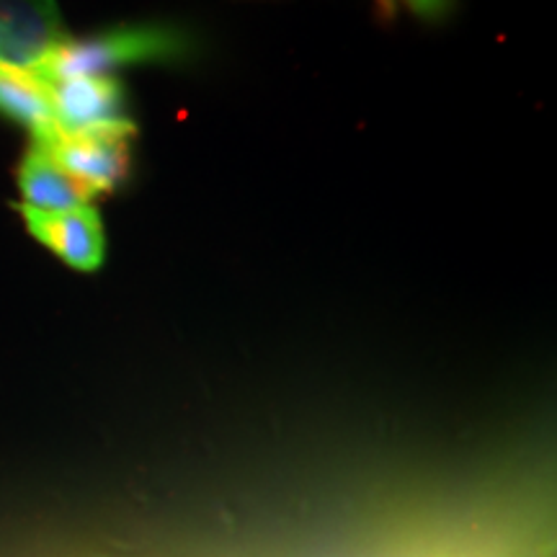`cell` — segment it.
<instances>
[{
  "mask_svg": "<svg viewBox=\"0 0 557 557\" xmlns=\"http://www.w3.org/2000/svg\"><path fill=\"white\" fill-rule=\"evenodd\" d=\"M194 54L189 32L171 24H127L86 39H65L29 73L54 83L78 75H109L111 70L160 62L171 65Z\"/></svg>",
  "mask_w": 557,
  "mask_h": 557,
  "instance_id": "6da1fadb",
  "label": "cell"
},
{
  "mask_svg": "<svg viewBox=\"0 0 557 557\" xmlns=\"http://www.w3.org/2000/svg\"><path fill=\"white\" fill-rule=\"evenodd\" d=\"M137 135L135 122L99 124V127L58 132L47 139V150L70 176L86 184L96 197L114 194L127 184L132 173V139Z\"/></svg>",
  "mask_w": 557,
  "mask_h": 557,
  "instance_id": "7a4b0ae2",
  "label": "cell"
},
{
  "mask_svg": "<svg viewBox=\"0 0 557 557\" xmlns=\"http://www.w3.org/2000/svg\"><path fill=\"white\" fill-rule=\"evenodd\" d=\"M67 39L54 0H0V65L34 70Z\"/></svg>",
  "mask_w": 557,
  "mask_h": 557,
  "instance_id": "3957f363",
  "label": "cell"
},
{
  "mask_svg": "<svg viewBox=\"0 0 557 557\" xmlns=\"http://www.w3.org/2000/svg\"><path fill=\"white\" fill-rule=\"evenodd\" d=\"M26 222V230L60 256L67 267L78 271H94L107 256V233L94 207L62 209V212H41L26 205L16 207Z\"/></svg>",
  "mask_w": 557,
  "mask_h": 557,
  "instance_id": "277c9868",
  "label": "cell"
},
{
  "mask_svg": "<svg viewBox=\"0 0 557 557\" xmlns=\"http://www.w3.org/2000/svg\"><path fill=\"white\" fill-rule=\"evenodd\" d=\"M47 88L62 132L127 122V90L111 75H78L47 83Z\"/></svg>",
  "mask_w": 557,
  "mask_h": 557,
  "instance_id": "5b68a950",
  "label": "cell"
},
{
  "mask_svg": "<svg viewBox=\"0 0 557 557\" xmlns=\"http://www.w3.org/2000/svg\"><path fill=\"white\" fill-rule=\"evenodd\" d=\"M18 189L24 205L41 212H62V209L88 207L96 194L62 169L45 145L34 143L18 165Z\"/></svg>",
  "mask_w": 557,
  "mask_h": 557,
  "instance_id": "8992f818",
  "label": "cell"
},
{
  "mask_svg": "<svg viewBox=\"0 0 557 557\" xmlns=\"http://www.w3.org/2000/svg\"><path fill=\"white\" fill-rule=\"evenodd\" d=\"M0 114L24 124L34 135V143H47L58 135L50 88L29 70L0 65Z\"/></svg>",
  "mask_w": 557,
  "mask_h": 557,
  "instance_id": "52a82bcc",
  "label": "cell"
},
{
  "mask_svg": "<svg viewBox=\"0 0 557 557\" xmlns=\"http://www.w3.org/2000/svg\"><path fill=\"white\" fill-rule=\"evenodd\" d=\"M398 3H403L413 13H418V16L436 18V16H444V13H447L451 0H380V5L385 11H395V5Z\"/></svg>",
  "mask_w": 557,
  "mask_h": 557,
  "instance_id": "ba28073f",
  "label": "cell"
}]
</instances>
